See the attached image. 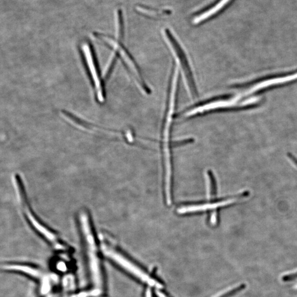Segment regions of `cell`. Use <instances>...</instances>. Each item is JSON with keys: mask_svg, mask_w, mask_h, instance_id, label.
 Listing matches in <instances>:
<instances>
[{"mask_svg": "<svg viewBox=\"0 0 297 297\" xmlns=\"http://www.w3.org/2000/svg\"><path fill=\"white\" fill-rule=\"evenodd\" d=\"M78 219L93 288L103 292L105 281L100 254V245L96 239L91 218L88 213L86 211H81Z\"/></svg>", "mask_w": 297, "mask_h": 297, "instance_id": "1", "label": "cell"}, {"mask_svg": "<svg viewBox=\"0 0 297 297\" xmlns=\"http://www.w3.org/2000/svg\"><path fill=\"white\" fill-rule=\"evenodd\" d=\"M94 37L112 51L113 54L109 58L107 68L114 70L117 59H120L139 90L143 93L150 94V89L145 83L137 63L121 40L99 33H94Z\"/></svg>", "mask_w": 297, "mask_h": 297, "instance_id": "2", "label": "cell"}, {"mask_svg": "<svg viewBox=\"0 0 297 297\" xmlns=\"http://www.w3.org/2000/svg\"><path fill=\"white\" fill-rule=\"evenodd\" d=\"M14 180L16 185L22 210L29 226L35 232L51 244L55 249L63 251L68 250L69 248L68 246L55 232L44 224L32 210L28 202L25 186L21 176L18 174L15 175Z\"/></svg>", "mask_w": 297, "mask_h": 297, "instance_id": "3", "label": "cell"}, {"mask_svg": "<svg viewBox=\"0 0 297 297\" xmlns=\"http://www.w3.org/2000/svg\"><path fill=\"white\" fill-rule=\"evenodd\" d=\"M100 250L103 255L121 269L150 286L161 287L158 282L152 279L126 257L108 235L103 234L100 236Z\"/></svg>", "mask_w": 297, "mask_h": 297, "instance_id": "4", "label": "cell"}, {"mask_svg": "<svg viewBox=\"0 0 297 297\" xmlns=\"http://www.w3.org/2000/svg\"><path fill=\"white\" fill-rule=\"evenodd\" d=\"M80 53L94 89L96 101L103 104L106 100L104 78L94 48L90 41H84L80 45Z\"/></svg>", "mask_w": 297, "mask_h": 297, "instance_id": "5", "label": "cell"}, {"mask_svg": "<svg viewBox=\"0 0 297 297\" xmlns=\"http://www.w3.org/2000/svg\"><path fill=\"white\" fill-rule=\"evenodd\" d=\"M163 37L166 40L172 54L175 58L178 70L181 72L183 77L184 83L189 95L192 98L197 97L198 96L197 88L195 84L194 78H193L192 72L189 66V63L186 56L183 50L179 46L174 43L166 33H163Z\"/></svg>", "mask_w": 297, "mask_h": 297, "instance_id": "6", "label": "cell"}, {"mask_svg": "<svg viewBox=\"0 0 297 297\" xmlns=\"http://www.w3.org/2000/svg\"><path fill=\"white\" fill-rule=\"evenodd\" d=\"M249 192H244L239 193V195L226 199L218 200V201L208 202L203 203L188 204L178 208L177 213L179 214H188L190 213H199L203 211H211L213 214V219L211 224L214 225L217 222V210L222 207L234 204L239 200L245 198L248 196Z\"/></svg>", "mask_w": 297, "mask_h": 297, "instance_id": "7", "label": "cell"}, {"mask_svg": "<svg viewBox=\"0 0 297 297\" xmlns=\"http://www.w3.org/2000/svg\"><path fill=\"white\" fill-rule=\"evenodd\" d=\"M0 271L20 274L39 282L46 276L39 267L16 261H0Z\"/></svg>", "mask_w": 297, "mask_h": 297, "instance_id": "8", "label": "cell"}, {"mask_svg": "<svg viewBox=\"0 0 297 297\" xmlns=\"http://www.w3.org/2000/svg\"><path fill=\"white\" fill-rule=\"evenodd\" d=\"M231 0H220V1L217 4L215 5L213 8L206 12L199 15L197 18L194 20V23L197 24L202 22L205 19L210 18L213 16V15L216 14L224 7Z\"/></svg>", "mask_w": 297, "mask_h": 297, "instance_id": "9", "label": "cell"}, {"mask_svg": "<svg viewBox=\"0 0 297 297\" xmlns=\"http://www.w3.org/2000/svg\"><path fill=\"white\" fill-rule=\"evenodd\" d=\"M282 280L285 282L297 281V272L285 274L282 277Z\"/></svg>", "mask_w": 297, "mask_h": 297, "instance_id": "10", "label": "cell"}, {"mask_svg": "<svg viewBox=\"0 0 297 297\" xmlns=\"http://www.w3.org/2000/svg\"><path fill=\"white\" fill-rule=\"evenodd\" d=\"M55 267L57 270L59 272H65L68 270V267L63 262H57Z\"/></svg>", "mask_w": 297, "mask_h": 297, "instance_id": "11", "label": "cell"}, {"mask_svg": "<svg viewBox=\"0 0 297 297\" xmlns=\"http://www.w3.org/2000/svg\"><path fill=\"white\" fill-rule=\"evenodd\" d=\"M145 297H153L150 289H147L145 292Z\"/></svg>", "mask_w": 297, "mask_h": 297, "instance_id": "12", "label": "cell"}, {"mask_svg": "<svg viewBox=\"0 0 297 297\" xmlns=\"http://www.w3.org/2000/svg\"><path fill=\"white\" fill-rule=\"evenodd\" d=\"M157 293L159 297H167L164 294H163L162 292L160 291H157Z\"/></svg>", "mask_w": 297, "mask_h": 297, "instance_id": "13", "label": "cell"}, {"mask_svg": "<svg viewBox=\"0 0 297 297\" xmlns=\"http://www.w3.org/2000/svg\"><path fill=\"white\" fill-rule=\"evenodd\" d=\"M96 297H105V296H101L100 295V296H96Z\"/></svg>", "mask_w": 297, "mask_h": 297, "instance_id": "14", "label": "cell"}]
</instances>
